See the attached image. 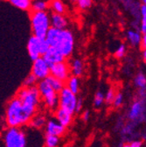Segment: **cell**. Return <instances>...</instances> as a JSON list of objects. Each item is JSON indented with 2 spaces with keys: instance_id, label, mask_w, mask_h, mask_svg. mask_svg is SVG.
<instances>
[{
  "instance_id": "1",
  "label": "cell",
  "mask_w": 146,
  "mask_h": 147,
  "mask_svg": "<svg viewBox=\"0 0 146 147\" xmlns=\"http://www.w3.org/2000/svg\"><path fill=\"white\" fill-rule=\"evenodd\" d=\"M36 110L26 106L17 96L12 98L5 109V123L8 127H20L29 123Z\"/></svg>"
},
{
  "instance_id": "2",
  "label": "cell",
  "mask_w": 146,
  "mask_h": 147,
  "mask_svg": "<svg viewBox=\"0 0 146 147\" xmlns=\"http://www.w3.org/2000/svg\"><path fill=\"white\" fill-rule=\"evenodd\" d=\"M46 40L51 47L60 50L66 58H68L74 51V35L67 29L61 30L51 26L47 32Z\"/></svg>"
},
{
  "instance_id": "3",
  "label": "cell",
  "mask_w": 146,
  "mask_h": 147,
  "mask_svg": "<svg viewBox=\"0 0 146 147\" xmlns=\"http://www.w3.org/2000/svg\"><path fill=\"white\" fill-rule=\"evenodd\" d=\"M30 18L33 35L40 39H46L51 27V20L48 13L46 11H32Z\"/></svg>"
},
{
  "instance_id": "4",
  "label": "cell",
  "mask_w": 146,
  "mask_h": 147,
  "mask_svg": "<svg viewBox=\"0 0 146 147\" xmlns=\"http://www.w3.org/2000/svg\"><path fill=\"white\" fill-rule=\"evenodd\" d=\"M37 87L45 105L52 110H56L59 108V93L52 88L46 79L40 81Z\"/></svg>"
},
{
  "instance_id": "5",
  "label": "cell",
  "mask_w": 146,
  "mask_h": 147,
  "mask_svg": "<svg viewBox=\"0 0 146 147\" xmlns=\"http://www.w3.org/2000/svg\"><path fill=\"white\" fill-rule=\"evenodd\" d=\"M5 147H26V138L20 127H8L4 133Z\"/></svg>"
},
{
  "instance_id": "6",
  "label": "cell",
  "mask_w": 146,
  "mask_h": 147,
  "mask_svg": "<svg viewBox=\"0 0 146 147\" xmlns=\"http://www.w3.org/2000/svg\"><path fill=\"white\" fill-rule=\"evenodd\" d=\"M78 98L76 95L66 86L59 92V107L65 109L70 113L74 114L76 110Z\"/></svg>"
},
{
  "instance_id": "7",
  "label": "cell",
  "mask_w": 146,
  "mask_h": 147,
  "mask_svg": "<svg viewBox=\"0 0 146 147\" xmlns=\"http://www.w3.org/2000/svg\"><path fill=\"white\" fill-rule=\"evenodd\" d=\"M32 73L38 78L39 81L45 80L51 75V67L47 64L43 57H40L33 61Z\"/></svg>"
},
{
  "instance_id": "8",
  "label": "cell",
  "mask_w": 146,
  "mask_h": 147,
  "mask_svg": "<svg viewBox=\"0 0 146 147\" xmlns=\"http://www.w3.org/2000/svg\"><path fill=\"white\" fill-rule=\"evenodd\" d=\"M70 74V66L66 61L59 62L51 66V75L65 82L69 79Z\"/></svg>"
},
{
  "instance_id": "9",
  "label": "cell",
  "mask_w": 146,
  "mask_h": 147,
  "mask_svg": "<svg viewBox=\"0 0 146 147\" xmlns=\"http://www.w3.org/2000/svg\"><path fill=\"white\" fill-rule=\"evenodd\" d=\"M41 42L42 39L39 37L32 35L28 40L27 43V52L31 58V60L33 61L36 59L42 56L41 54Z\"/></svg>"
},
{
  "instance_id": "10",
  "label": "cell",
  "mask_w": 146,
  "mask_h": 147,
  "mask_svg": "<svg viewBox=\"0 0 146 147\" xmlns=\"http://www.w3.org/2000/svg\"><path fill=\"white\" fill-rule=\"evenodd\" d=\"M42 57L45 59V61L47 62V64L50 67L54 64H56V63L65 61V60H66V57L62 54V53L60 50H58L57 48L52 47H50V48L47 50V52L43 55Z\"/></svg>"
},
{
  "instance_id": "11",
  "label": "cell",
  "mask_w": 146,
  "mask_h": 147,
  "mask_svg": "<svg viewBox=\"0 0 146 147\" xmlns=\"http://www.w3.org/2000/svg\"><path fill=\"white\" fill-rule=\"evenodd\" d=\"M66 131V127L60 123L57 120H50L46 125V133L47 135H53L61 137Z\"/></svg>"
},
{
  "instance_id": "12",
  "label": "cell",
  "mask_w": 146,
  "mask_h": 147,
  "mask_svg": "<svg viewBox=\"0 0 146 147\" xmlns=\"http://www.w3.org/2000/svg\"><path fill=\"white\" fill-rule=\"evenodd\" d=\"M54 114H55L56 120L60 123H61L63 126H65L66 128L68 127L72 123V121H73V114L70 113L69 111H67V110H66L65 109L59 107L55 110Z\"/></svg>"
},
{
  "instance_id": "13",
  "label": "cell",
  "mask_w": 146,
  "mask_h": 147,
  "mask_svg": "<svg viewBox=\"0 0 146 147\" xmlns=\"http://www.w3.org/2000/svg\"><path fill=\"white\" fill-rule=\"evenodd\" d=\"M50 20H51V26L57 28V29H66L67 26V20L64 16V14L52 12L50 15Z\"/></svg>"
},
{
  "instance_id": "14",
  "label": "cell",
  "mask_w": 146,
  "mask_h": 147,
  "mask_svg": "<svg viewBox=\"0 0 146 147\" xmlns=\"http://www.w3.org/2000/svg\"><path fill=\"white\" fill-rule=\"evenodd\" d=\"M143 111V105L142 103V102L140 101H136L132 103L131 109H130V112H129V118L131 120H137L138 119Z\"/></svg>"
},
{
  "instance_id": "15",
  "label": "cell",
  "mask_w": 146,
  "mask_h": 147,
  "mask_svg": "<svg viewBox=\"0 0 146 147\" xmlns=\"http://www.w3.org/2000/svg\"><path fill=\"white\" fill-rule=\"evenodd\" d=\"M71 74L75 76H81L84 71V64L80 59H74L70 63Z\"/></svg>"
},
{
  "instance_id": "16",
  "label": "cell",
  "mask_w": 146,
  "mask_h": 147,
  "mask_svg": "<svg viewBox=\"0 0 146 147\" xmlns=\"http://www.w3.org/2000/svg\"><path fill=\"white\" fill-rule=\"evenodd\" d=\"M143 35L137 31L130 30L127 32V40L130 42V44L133 47H139L142 43Z\"/></svg>"
},
{
  "instance_id": "17",
  "label": "cell",
  "mask_w": 146,
  "mask_h": 147,
  "mask_svg": "<svg viewBox=\"0 0 146 147\" xmlns=\"http://www.w3.org/2000/svg\"><path fill=\"white\" fill-rule=\"evenodd\" d=\"M8 2L20 10L29 11L32 8V0H8Z\"/></svg>"
},
{
  "instance_id": "18",
  "label": "cell",
  "mask_w": 146,
  "mask_h": 147,
  "mask_svg": "<svg viewBox=\"0 0 146 147\" xmlns=\"http://www.w3.org/2000/svg\"><path fill=\"white\" fill-rule=\"evenodd\" d=\"M46 80L49 82V84L52 86V88L54 90H55L57 93H59L60 91H61L63 89V88L65 87V85H66V82H63V81L56 78L55 76H53L52 75H50Z\"/></svg>"
},
{
  "instance_id": "19",
  "label": "cell",
  "mask_w": 146,
  "mask_h": 147,
  "mask_svg": "<svg viewBox=\"0 0 146 147\" xmlns=\"http://www.w3.org/2000/svg\"><path fill=\"white\" fill-rule=\"evenodd\" d=\"M46 119L44 116L42 115H34L32 119L29 122V124L31 127L32 128H36V129H40L44 126L46 125Z\"/></svg>"
},
{
  "instance_id": "20",
  "label": "cell",
  "mask_w": 146,
  "mask_h": 147,
  "mask_svg": "<svg viewBox=\"0 0 146 147\" xmlns=\"http://www.w3.org/2000/svg\"><path fill=\"white\" fill-rule=\"evenodd\" d=\"M49 8L52 12L64 14L66 11V6L61 0H50Z\"/></svg>"
},
{
  "instance_id": "21",
  "label": "cell",
  "mask_w": 146,
  "mask_h": 147,
  "mask_svg": "<svg viewBox=\"0 0 146 147\" xmlns=\"http://www.w3.org/2000/svg\"><path fill=\"white\" fill-rule=\"evenodd\" d=\"M66 86L73 92V93H75V95H77L79 93V90H80V82H79V78L77 76H72L66 82Z\"/></svg>"
},
{
  "instance_id": "22",
  "label": "cell",
  "mask_w": 146,
  "mask_h": 147,
  "mask_svg": "<svg viewBox=\"0 0 146 147\" xmlns=\"http://www.w3.org/2000/svg\"><path fill=\"white\" fill-rule=\"evenodd\" d=\"M49 8V2L46 0H32V11H46Z\"/></svg>"
},
{
  "instance_id": "23",
  "label": "cell",
  "mask_w": 146,
  "mask_h": 147,
  "mask_svg": "<svg viewBox=\"0 0 146 147\" xmlns=\"http://www.w3.org/2000/svg\"><path fill=\"white\" fill-rule=\"evenodd\" d=\"M140 31L143 34L146 33V5L140 6Z\"/></svg>"
},
{
  "instance_id": "24",
  "label": "cell",
  "mask_w": 146,
  "mask_h": 147,
  "mask_svg": "<svg viewBox=\"0 0 146 147\" xmlns=\"http://www.w3.org/2000/svg\"><path fill=\"white\" fill-rule=\"evenodd\" d=\"M134 83L138 88H144L146 87V76L143 73H138L134 79Z\"/></svg>"
},
{
  "instance_id": "25",
  "label": "cell",
  "mask_w": 146,
  "mask_h": 147,
  "mask_svg": "<svg viewBox=\"0 0 146 147\" xmlns=\"http://www.w3.org/2000/svg\"><path fill=\"white\" fill-rule=\"evenodd\" d=\"M46 147H57L59 144V137L53 135H46L45 139Z\"/></svg>"
},
{
  "instance_id": "26",
  "label": "cell",
  "mask_w": 146,
  "mask_h": 147,
  "mask_svg": "<svg viewBox=\"0 0 146 147\" xmlns=\"http://www.w3.org/2000/svg\"><path fill=\"white\" fill-rule=\"evenodd\" d=\"M105 102V96L102 91H97L94 98V106L96 108H100Z\"/></svg>"
},
{
  "instance_id": "27",
  "label": "cell",
  "mask_w": 146,
  "mask_h": 147,
  "mask_svg": "<svg viewBox=\"0 0 146 147\" xmlns=\"http://www.w3.org/2000/svg\"><path fill=\"white\" fill-rule=\"evenodd\" d=\"M38 78L36 77L32 73H31L30 75H28V76L25 79L24 82H23V86L26 87H32V86H35L36 83L38 82Z\"/></svg>"
},
{
  "instance_id": "28",
  "label": "cell",
  "mask_w": 146,
  "mask_h": 147,
  "mask_svg": "<svg viewBox=\"0 0 146 147\" xmlns=\"http://www.w3.org/2000/svg\"><path fill=\"white\" fill-rule=\"evenodd\" d=\"M116 91L114 88H109L107 93L105 95V102L107 104H111L113 103L114 100H115V97H116Z\"/></svg>"
},
{
  "instance_id": "29",
  "label": "cell",
  "mask_w": 146,
  "mask_h": 147,
  "mask_svg": "<svg viewBox=\"0 0 146 147\" xmlns=\"http://www.w3.org/2000/svg\"><path fill=\"white\" fill-rule=\"evenodd\" d=\"M126 54V46L124 44H121L115 52V56L118 59H122Z\"/></svg>"
},
{
  "instance_id": "30",
  "label": "cell",
  "mask_w": 146,
  "mask_h": 147,
  "mask_svg": "<svg viewBox=\"0 0 146 147\" xmlns=\"http://www.w3.org/2000/svg\"><path fill=\"white\" fill-rule=\"evenodd\" d=\"M92 0H78L77 5L78 7L81 10H86L87 8H90L92 5Z\"/></svg>"
},
{
  "instance_id": "31",
  "label": "cell",
  "mask_w": 146,
  "mask_h": 147,
  "mask_svg": "<svg viewBox=\"0 0 146 147\" xmlns=\"http://www.w3.org/2000/svg\"><path fill=\"white\" fill-rule=\"evenodd\" d=\"M122 102H123V96H122V93H116L115 100L113 102L114 107L118 108V107H120L122 104Z\"/></svg>"
},
{
  "instance_id": "32",
  "label": "cell",
  "mask_w": 146,
  "mask_h": 147,
  "mask_svg": "<svg viewBox=\"0 0 146 147\" xmlns=\"http://www.w3.org/2000/svg\"><path fill=\"white\" fill-rule=\"evenodd\" d=\"M141 47L143 50V52H146V33L143 34V38H142V43Z\"/></svg>"
},
{
  "instance_id": "33",
  "label": "cell",
  "mask_w": 146,
  "mask_h": 147,
  "mask_svg": "<svg viewBox=\"0 0 146 147\" xmlns=\"http://www.w3.org/2000/svg\"><path fill=\"white\" fill-rule=\"evenodd\" d=\"M81 108H82V100L81 98L78 99V102H77V105H76V110L75 112H80L81 110Z\"/></svg>"
},
{
  "instance_id": "34",
  "label": "cell",
  "mask_w": 146,
  "mask_h": 147,
  "mask_svg": "<svg viewBox=\"0 0 146 147\" xmlns=\"http://www.w3.org/2000/svg\"><path fill=\"white\" fill-rule=\"evenodd\" d=\"M81 118H82L85 122L88 120V118H89V112H88V110H86V111H84V112L82 113Z\"/></svg>"
},
{
  "instance_id": "35",
  "label": "cell",
  "mask_w": 146,
  "mask_h": 147,
  "mask_svg": "<svg viewBox=\"0 0 146 147\" xmlns=\"http://www.w3.org/2000/svg\"><path fill=\"white\" fill-rule=\"evenodd\" d=\"M142 142L141 141H134L131 144V147H141Z\"/></svg>"
},
{
  "instance_id": "36",
  "label": "cell",
  "mask_w": 146,
  "mask_h": 147,
  "mask_svg": "<svg viewBox=\"0 0 146 147\" xmlns=\"http://www.w3.org/2000/svg\"><path fill=\"white\" fill-rule=\"evenodd\" d=\"M143 61H144V63L146 64V52H143Z\"/></svg>"
},
{
  "instance_id": "37",
  "label": "cell",
  "mask_w": 146,
  "mask_h": 147,
  "mask_svg": "<svg viewBox=\"0 0 146 147\" xmlns=\"http://www.w3.org/2000/svg\"><path fill=\"white\" fill-rule=\"evenodd\" d=\"M122 147H131V144H124Z\"/></svg>"
},
{
  "instance_id": "38",
  "label": "cell",
  "mask_w": 146,
  "mask_h": 147,
  "mask_svg": "<svg viewBox=\"0 0 146 147\" xmlns=\"http://www.w3.org/2000/svg\"><path fill=\"white\" fill-rule=\"evenodd\" d=\"M140 1L143 5H146V0H140Z\"/></svg>"
},
{
  "instance_id": "39",
  "label": "cell",
  "mask_w": 146,
  "mask_h": 147,
  "mask_svg": "<svg viewBox=\"0 0 146 147\" xmlns=\"http://www.w3.org/2000/svg\"><path fill=\"white\" fill-rule=\"evenodd\" d=\"M77 1L78 0H71V2H73V3H77Z\"/></svg>"
}]
</instances>
